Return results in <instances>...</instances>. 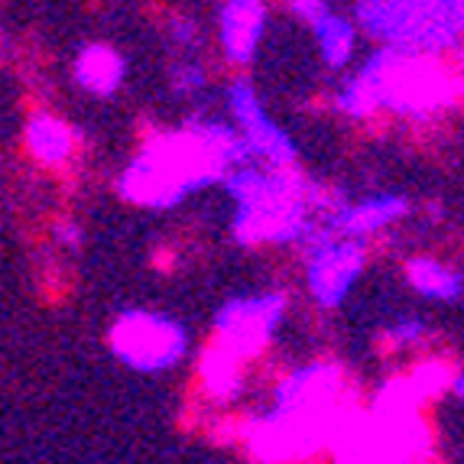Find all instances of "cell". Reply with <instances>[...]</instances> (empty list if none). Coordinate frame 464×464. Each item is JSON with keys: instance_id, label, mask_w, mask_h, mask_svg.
Returning a JSON list of instances; mask_svg holds the SVG:
<instances>
[{"instance_id": "obj_1", "label": "cell", "mask_w": 464, "mask_h": 464, "mask_svg": "<svg viewBox=\"0 0 464 464\" xmlns=\"http://www.w3.org/2000/svg\"><path fill=\"white\" fill-rule=\"evenodd\" d=\"M240 160V147L221 127H195L150 140L143 160L121 179V192L137 205H169L182 192L221 176V166Z\"/></svg>"}, {"instance_id": "obj_2", "label": "cell", "mask_w": 464, "mask_h": 464, "mask_svg": "<svg viewBox=\"0 0 464 464\" xmlns=\"http://www.w3.org/2000/svg\"><path fill=\"white\" fill-rule=\"evenodd\" d=\"M289 169H279V179L247 172L234 179V195L240 198L237 234L247 244L256 240H283L302 231L299 192L286 182Z\"/></svg>"}, {"instance_id": "obj_3", "label": "cell", "mask_w": 464, "mask_h": 464, "mask_svg": "<svg viewBox=\"0 0 464 464\" xmlns=\"http://www.w3.org/2000/svg\"><path fill=\"white\" fill-rule=\"evenodd\" d=\"M111 351L133 371H166L186 351V332L166 315L127 312L111 328Z\"/></svg>"}, {"instance_id": "obj_4", "label": "cell", "mask_w": 464, "mask_h": 464, "mask_svg": "<svg viewBox=\"0 0 464 464\" xmlns=\"http://www.w3.org/2000/svg\"><path fill=\"white\" fill-rule=\"evenodd\" d=\"M279 312H283V299L270 295V299H254V302H231L221 312L215 338L240 357H254L256 351L270 341V332L276 325Z\"/></svg>"}, {"instance_id": "obj_5", "label": "cell", "mask_w": 464, "mask_h": 464, "mask_svg": "<svg viewBox=\"0 0 464 464\" xmlns=\"http://www.w3.org/2000/svg\"><path fill=\"white\" fill-rule=\"evenodd\" d=\"M231 108L237 114V121L244 124V133H247V143L256 150L260 156H266L276 169H293V160H295V150L276 127L270 124L256 104L254 92L247 85H237L231 92Z\"/></svg>"}, {"instance_id": "obj_6", "label": "cell", "mask_w": 464, "mask_h": 464, "mask_svg": "<svg viewBox=\"0 0 464 464\" xmlns=\"http://www.w3.org/2000/svg\"><path fill=\"white\" fill-rule=\"evenodd\" d=\"M361 273V250L357 244H332L312 260L309 266V286L318 302L334 305L341 295L348 293L354 276Z\"/></svg>"}, {"instance_id": "obj_7", "label": "cell", "mask_w": 464, "mask_h": 464, "mask_svg": "<svg viewBox=\"0 0 464 464\" xmlns=\"http://www.w3.org/2000/svg\"><path fill=\"white\" fill-rule=\"evenodd\" d=\"M264 0H227L221 14V39L231 59L247 63L264 33Z\"/></svg>"}, {"instance_id": "obj_8", "label": "cell", "mask_w": 464, "mask_h": 464, "mask_svg": "<svg viewBox=\"0 0 464 464\" xmlns=\"http://www.w3.org/2000/svg\"><path fill=\"white\" fill-rule=\"evenodd\" d=\"M26 147H30V153L36 156L39 163L46 166L69 163V156L75 153V133L59 117L39 114L26 124Z\"/></svg>"}, {"instance_id": "obj_9", "label": "cell", "mask_w": 464, "mask_h": 464, "mask_svg": "<svg viewBox=\"0 0 464 464\" xmlns=\"http://www.w3.org/2000/svg\"><path fill=\"white\" fill-rule=\"evenodd\" d=\"M78 85L92 94H111L124 78V59L108 46H88L75 59Z\"/></svg>"}, {"instance_id": "obj_10", "label": "cell", "mask_w": 464, "mask_h": 464, "mask_svg": "<svg viewBox=\"0 0 464 464\" xmlns=\"http://www.w3.org/2000/svg\"><path fill=\"white\" fill-rule=\"evenodd\" d=\"M406 279H410L419 293L432 295V299H451V295L461 293V276L451 273L449 266L429 260V256L410 260V264H406Z\"/></svg>"}, {"instance_id": "obj_11", "label": "cell", "mask_w": 464, "mask_h": 464, "mask_svg": "<svg viewBox=\"0 0 464 464\" xmlns=\"http://www.w3.org/2000/svg\"><path fill=\"white\" fill-rule=\"evenodd\" d=\"M402 211H406V201L387 195V198H373L354 211H344L338 221L348 234L361 237V234H373V231H380V227H387L390 221H396V218L402 215Z\"/></svg>"}, {"instance_id": "obj_12", "label": "cell", "mask_w": 464, "mask_h": 464, "mask_svg": "<svg viewBox=\"0 0 464 464\" xmlns=\"http://www.w3.org/2000/svg\"><path fill=\"white\" fill-rule=\"evenodd\" d=\"M318 39H322V49H325V59L332 65H344L354 53V30H351L344 20L338 16H322L318 20Z\"/></svg>"}, {"instance_id": "obj_13", "label": "cell", "mask_w": 464, "mask_h": 464, "mask_svg": "<svg viewBox=\"0 0 464 464\" xmlns=\"http://www.w3.org/2000/svg\"><path fill=\"white\" fill-rule=\"evenodd\" d=\"M289 4L295 7V14L312 20V24H318L325 16V0H289Z\"/></svg>"}]
</instances>
